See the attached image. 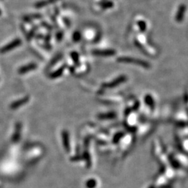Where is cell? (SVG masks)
Masks as SVG:
<instances>
[{
    "label": "cell",
    "mask_w": 188,
    "mask_h": 188,
    "mask_svg": "<svg viewBox=\"0 0 188 188\" xmlns=\"http://www.w3.org/2000/svg\"><path fill=\"white\" fill-rule=\"evenodd\" d=\"M153 153L155 155V157L159 159L162 162H166L168 161V157L166 154V150L164 149L162 144H161L159 139H155L153 142Z\"/></svg>",
    "instance_id": "6da1fadb"
},
{
    "label": "cell",
    "mask_w": 188,
    "mask_h": 188,
    "mask_svg": "<svg viewBox=\"0 0 188 188\" xmlns=\"http://www.w3.org/2000/svg\"><path fill=\"white\" fill-rule=\"evenodd\" d=\"M125 124L126 126L130 130H136L139 124V118L137 112H129L125 114Z\"/></svg>",
    "instance_id": "7a4b0ae2"
},
{
    "label": "cell",
    "mask_w": 188,
    "mask_h": 188,
    "mask_svg": "<svg viewBox=\"0 0 188 188\" xmlns=\"http://www.w3.org/2000/svg\"><path fill=\"white\" fill-rule=\"evenodd\" d=\"M117 62L119 63H128V64H133L139 67L144 68H150V63L146 62L144 60L136 59L134 57H118L117 59Z\"/></svg>",
    "instance_id": "3957f363"
},
{
    "label": "cell",
    "mask_w": 188,
    "mask_h": 188,
    "mask_svg": "<svg viewBox=\"0 0 188 188\" xmlns=\"http://www.w3.org/2000/svg\"><path fill=\"white\" fill-rule=\"evenodd\" d=\"M132 143H133V136L130 133H125L117 145L121 151L126 153L130 149Z\"/></svg>",
    "instance_id": "277c9868"
},
{
    "label": "cell",
    "mask_w": 188,
    "mask_h": 188,
    "mask_svg": "<svg viewBox=\"0 0 188 188\" xmlns=\"http://www.w3.org/2000/svg\"><path fill=\"white\" fill-rule=\"evenodd\" d=\"M128 78L125 75H121L114 79L110 82H105L102 84L101 88L102 90L105 89H114L116 87H118V86L123 84L124 82H126Z\"/></svg>",
    "instance_id": "5b68a950"
},
{
    "label": "cell",
    "mask_w": 188,
    "mask_h": 188,
    "mask_svg": "<svg viewBox=\"0 0 188 188\" xmlns=\"http://www.w3.org/2000/svg\"><path fill=\"white\" fill-rule=\"evenodd\" d=\"M100 100L102 102H105L106 104H116V103H120L123 100V97L121 95H100Z\"/></svg>",
    "instance_id": "8992f818"
},
{
    "label": "cell",
    "mask_w": 188,
    "mask_h": 188,
    "mask_svg": "<svg viewBox=\"0 0 188 188\" xmlns=\"http://www.w3.org/2000/svg\"><path fill=\"white\" fill-rule=\"evenodd\" d=\"M144 104L146 110L144 113L147 115H149V114H152L155 110V101L154 98H153L150 94H146L144 97Z\"/></svg>",
    "instance_id": "52a82bcc"
},
{
    "label": "cell",
    "mask_w": 188,
    "mask_h": 188,
    "mask_svg": "<svg viewBox=\"0 0 188 188\" xmlns=\"http://www.w3.org/2000/svg\"><path fill=\"white\" fill-rule=\"evenodd\" d=\"M153 126L152 124L150 123H139L136 128V131L139 137H145L147 134H149L150 132L152 131Z\"/></svg>",
    "instance_id": "ba28073f"
},
{
    "label": "cell",
    "mask_w": 188,
    "mask_h": 188,
    "mask_svg": "<svg viewBox=\"0 0 188 188\" xmlns=\"http://www.w3.org/2000/svg\"><path fill=\"white\" fill-rule=\"evenodd\" d=\"M62 144L65 150L68 153H70V152H72V150H71L72 148L70 147V135L67 130H63V132H62Z\"/></svg>",
    "instance_id": "9c48e42d"
},
{
    "label": "cell",
    "mask_w": 188,
    "mask_h": 188,
    "mask_svg": "<svg viewBox=\"0 0 188 188\" xmlns=\"http://www.w3.org/2000/svg\"><path fill=\"white\" fill-rule=\"evenodd\" d=\"M89 71V66L85 63H79L76 65L73 70V73L77 75H82L86 73Z\"/></svg>",
    "instance_id": "30bf717a"
},
{
    "label": "cell",
    "mask_w": 188,
    "mask_h": 188,
    "mask_svg": "<svg viewBox=\"0 0 188 188\" xmlns=\"http://www.w3.org/2000/svg\"><path fill=\"white\" fill-rule=\"evenodd\" d=\"M187 115L186 113L183 112H179L177 113L174 118V121L177 125H180L182 127V125L185 126H187Z\"/></svg>",
    "instance_id": "8fae6325"
},
{
    "label": "cell",
    "mask_w": 188,
    "mask_h": 188,
    "mask_svg": "<svg viewBox=\"0 0 188 188\" xmlns=\"http://www.w3.org/2000/svg\"><path fill=\"white\" fill-rule=\"evenodd\" d=\"M92 54L100 57H112L116 54L114 50H93Z\"/></svg>",
    "instance_id": "7c38bea8"
},
{
    "label": "cell",
    "mask_w": 188,
    "mask_h": 188,
    "mask_svg": "<svg viewBox=\"0 0 188 188\" xmlns=\"http://www.w3.org/2000/svg\"><path fill=\"white\" fill-rule=\"evenodd\" d=\"M115 146L116 145H114L113 143L107 142V143H101V144H99V150L100 152L102 153H110L113 151L114 150H115Z\"/></svg>",
    "instance_id": "4fadbf2b"
},
{
    "label": "cell",
    "mask_w": 188,
    "mask_h": 188,
    "mask_svg": "<svg viewBox=\"0 0 188 188\" xmlns=\"http://www.w3.org/2000/svg\"><path fill=\"white\" fill-rule=\"evenodd\" d=\"M100 121H110L116 118V114L114 112H107L104 114H100L98 116Z\"/></svg>",
    "instance_id": "5bb4252c"
},
{
    "label": "cell",
    "mask_w": 188,
    "mask_h": 188,
    "mask_svg": "<svg viewBox=\"0 0 188 188\" xmlns=\"http://www.w3.org/2000/svg\"><path fill=\"white\" fill-rule=\"evenodd\" d=\"M57 0H43V1H41L38 2V3L36 4V7L37 8H41L43 6H46L47 5L53 3V2H56Z\"/></svg>",
    "instance_id": "9a60e30c"
},
{
    "label": "cell",
    "mask_w": 188,
    "mask_h": 188,
    "mask_svg": "<svg viewBox=\"0 0 188 188\" xmlns=\"http://www.w3.org/2000/svg\"><path fill=\"white\" fill-rule=\"evenodd\" d=\"M185 10V7L184 6H182L181 7H180L179 13H181V14H179V15H177V16H178V17H176V19H178V20H180V19H181V18L182 15H183V13H184Z\"/></svg>",
    "instance_id": "2e32d148"
},
{
    "label": "cell",
    "mask_w": 188,
    "mask_h": 188,
    "mask_svg": "<svg viewBox=\"0 0 188 188\" xmlns=\"http://www.w3.org/2000/svg\"><path fill=\"white\" fill-rule=\"evenodd\" d=\"M82 38V36H81V34H80V33H79V32H75V34H74V35H73V39L75 40V41H78L79 39H80Z\"/></svg>",
    "instance_id": "e0dca14e"
},
{
    "label": "cell",
    "mask_w": 188,
    "mask_h": 188,
    "mask_svg": "<svg viewBox=\"0 0 188 188\" xmlns=\"http://www.w3.org/2000/svg\"><path fill=\"white\" fill-rule=\"evenodd\" d=\"M96 181H95V180H93V179L90 180V181L87 182V186L93 187V185H94V187L95 185H96Z\"/></svg>",
    "instance_id": "ac0fdd59"
},
{
    "label": "cell",
    "mask_w": 188,
    "mask_h": 188,
    "mask_svg": "<svg viewBox=\"0 0 188 188\" xmlns=\"http://www.w3.org/2000/svg\"><path fill=\"white\" fill-rule=\"evenodd\" d=\"M1 14H2V11H1V10H0V15H1Z\"/></svg>",
    "instance_id": "d6986e66"
}]
</instances>
